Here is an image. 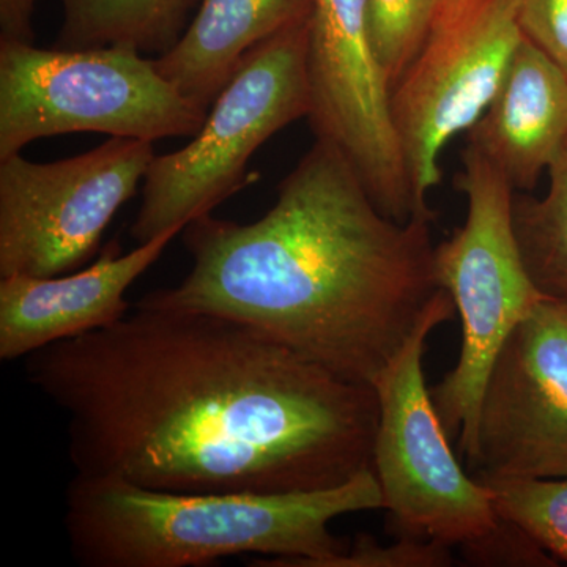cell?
Listing matches in <instances>:
<instances>
[{"label": "cell", "mask_w": 567, "mask_h": 567, "mask_svg": "<svg viewBox=\"0 0 567 567\" xmlns=\"http://www.w3.org/2000/svg\"><path fill=\"white\" fill-rule=\"evenodd\" d=\"M522 35L567 74V0H517Z\"/></svg>", "instance_id": "21"}, {"label": "cell", "mask_w": 567, "mask_h": 567, "mask_svg": "<svg viewBox=\"0 0 567 567\" xmlns=\"http://www.w3.org/2000/svg\"><path fill=\"white\" fill-rule=\"evenodd\" d=\"M58 50L126 44L162 55L181 40L200 0H61Z\"/></svg>", "instance_id": "15"}, {"label": "cell", "mask_w": 567, "mask_h": 567, "mask_svg": "<svg viewBox=\"0 0 567 567\" xmlns=\"http://www.w3.org/2000/svg\"><path fill=\"white\" fill-rule=\"evenodd\" d=\"M454 315L453 298L440 290L415 333L377 379L380 416L372 468L395 537L462 548L491 535L499 518L491 488L462 468L425 385V341Z\"/></svg>", "instance_id": "7"}, {"label": "cell", "mask_w": 567, "mask_h": 567, "mask_svg": "<svg viewBox=\"0 0 567 567\" xmlns=\"http://www.w3.org/2000/svg\"><path fill=\"white\" fill-rule=\"evenodd\" d=\"M306 70L316 140L344 153L388 218H420L391 117L390 85L369 35L368 0H315Z\"/></svg>", "instance_id": "10"}, {"label": "cell", "mask_w": 567, "mask_h": 567, "mask_svg": "<svg viewBox=\"0 0 567 567\" xmlns=\"http://www.w3.org/2000/svg\"><path fill=\"white\" fill-rule=\"evenodd\" d=\"M458 192L466 219L435 246L436 281L453 298L462 320L456 365L432 401L466 468L476 454L477 413L487 377L507 336L544 300L528 275L513 224L514 188L483 153L465 145Z\"/></svg>", "instance_id": "5"}, {"label": "cell", "mask_w": 567, "mask_h": 567, "mask_svg": "<svg viewBox=\"0 0 567 567\" xmlns=\"http://www.w3.org/2000/svg\"><path fill=\"white\" fill-rule=\"evenodd\" d=\"M468 472L480 483L567 476V308L561 301L544 298L496 354Z\"/></svg>", "instance_id": "11"}, {"label": "cell", "mask_w": 567, "mask_h": 567, "mask_svg": "<svg viewBox=\"0 0 567 567\" xmlns=\"http://www.w3.org/2000/svg\"><path fill=\"white\" fill-rule=\"evenodd\" d=\"M78 476L173 494H287L372 468L375 388L230 317L136 305L29 354Z\"/></svg>", "instance_id": "1"}, {"label": "cell", "mask_w": 567, "mask_h": 567, "mask_svg": "<svg viewBox=\"0 0 567 567\" xmlns=\"http://www.w3.org/2000/svg\"><path fill=\"white\" fill-rule=\"evenodd\" d=\"M37 0H0V40L33 43Z\"/></svg>", "instance_id": "22"}, {"label": "cell", "mask_w": 567, "mask_h": 567, "mask_svg": "<svg viewBox=\"0 0 567 567\" xmlns=\"http://www.w3.org/2000/svg\"><path fill=\"white\" fill-rule=\"evenodd\" d=\"M522 37L517 0H440L427 39L391 91L421 218L435 221L427 196L442 183L443 148L487 110Z\"/></svg>", "instance_id": "8"}, {"label": "cell", "mask_w": 567, "mask_h": 567, "mask_svg": "<svg viewBox=\"0 0 567 567\" xmlns=\"http://www.w3.org/2000/svg\"><path fill=\"white\" fill-rule=\"evenodd\" d=\"M432 223L388 218L344 153L316 140L259 221L189 223L192 271L137 303L240 320L374 386L442 290Z\"/></svg>", "instance_id": "2"}, {"label": "cell", "mask_w": 567, "mask_h": 567, "mask_svg": "<svg viewBox=\"0 0 567 567\" xmlns=\"http://www.w3.org/2000/svg\"><path fill=\"white\" fill-rule=\"evenodd\" d=\"M547 174L543 197L514 193L513 224L522 259L539 292L567 303V141Z\"/></svg>", "instance_id": "16"}, {"label": "cell", "mask_w": 567, "mask_h": 567, "mask_svg": "<svg viewBox=\"0 0 567 567\" xmlns=\"http://www.w3.org/2000/svg\"><path fill=\"white\" fill-rule=\"evenodd\" d=\"M565 305H566V308H567V303H565Z\"/></svg>", "instance_id": "23"}, {"label": "cell", "mask_w": 567, "mask_h": 567, "mask_svg": "<svg viewBox=\"0 0 567 567\" xmlns=\"http://www.w3.org/2000/svg\"><path fill=\"white\" fill-rule=\"evenodd\" d=\"M308 29L309 20L252 48L192 144L155 155L132 226L137 245L212 213L245 185L246 164L257 148L308 118Z\"/></svg>", "instance_id": "6"}, {"label": "cell", "mask_w": 567, "mask_h": 567, "mask_svg": "<svg viewBox=\"0 0 567 567\" xmlns=\"http://www.w3.org/2000/svg\"><path fill=\"white\" fill-rule=\"evenodd\" d=\"M315 0H200L181 40L153 59L167 81L210 111L252 48L308 21Z\"/></svg>", "instance_id": "14"}, {"label": "cell", "mask_w": 567, "mask_h": 567, "mask_svg": "<svg viewBox=\"0 0 567 567\" xmlns=\"http://www.w3.org/2000/svg\"><path fill=\"white\" fill-rule=\"evenodd\" d=\"M153 142L110 137L54 163L0 159V278L71 274L99 248L115 213L136 194Z\"/></svg>", "instance_id": "9"}, {"label": "cell", "mask_w": 567, "mask_h": 567, "mask_svg": "<svg viewBox=\"0 0 567 567\" xmlns=\"http://www.w3.org/2000/svg\"><path fill=\"white\" fill-rule=\"evenodd\" d=\"M440 0H368V25L377 61L393 91L416 58Z\"/></svg>", "instance_id": "18"}, {"label": "cell", "mask_w": 567, "mask_h": 567, "mask_svg": "<svg viewBox=\"0 0 567 567\" xmlns=\"http://www.w3.org/2000/svg\"><path fill=\"white\" fill-rule=\"evenodd\" d=\"M185 227H174L122 254L112 241L95 264L52 278H0V360L110 327L128 315L126 290L162 257Z\"/></svg>", "instance_id": "12"}, {"label": "cell", "mask_w": 567, "mask_h": 567, "mask_svg": "<svg viewBox=\"0 0 567 567\" xmlns=\"http://www.w3.org/2000/svg\"><path fill=\"white\" fill-rule=\"evenodd\" d=\"M385 509L374 470L338 487L287 494H173L74 476L66 494L71 554L87 567H199L235 555L256 566L323 567L346 550L330 522Z\"/></svg>", "instance_id": "3"}, {"label": "cell", "mask_w": 567, "mask_h": 567, "mask_svg": "<svg viewBox=\"0 0 567 567\" xmlns=\"http://www.w3.org/2000/svg\"><path fill=\"white\" fill-rule=\"evenodd\" d=\"M496 516L524 529L567 565V476L554 480L484 481Z\"/></svg>", "instance_id": "17"}, {"label": "cell", "mask_w": 567, "mask_h": 567, "mask_svg": "<svg viewBox=\"0 0 567 567\" xmlns=\"http://www.w3.org/2000/svg\"><path fill=\"white\" fill-rule=\"evenodd\" d=\"M499 518V517H498ZM470 565L555 566L554 557L517 525L499 518L491 535L458 548Z\"/></svg>", "instance_id": "20"}, {"label": "cell", "mask_w": 567, "mask_h": 567, "mask_svg": "<svg viewBox=\"0 0 567 567\" xmlns=\"http://www.w3.org/2000/svg\"><path fill=\"white\" fill-rule=\"evenodd\" d=\"M566 141L567 74L522 37L466 145L483 153L514 192L532 193Z\"/></svg>", "instance_id": "13"}, {"label": "cell", "mask_w": 567, "mask_h": 567, "mask_svg": "<svg viewBox=\"0 0 567 567\" xmlns=\"http://www.w3.org/2000/svg\"><path fill=\"white\" fill-rule=\"evenodd\" d=\"M207 115L136 48L40 50L0 40V159L59 134L194 137Z\"/></svg>", "instance_id": "4"}, {"label": "cell", "mask_w": 567, "mask_h": 567, "mask_svg": "<svg viewBox=\"0 0 567 567\" xmlns=\"http://www.w3.org/2000/svg\"><path fill=\"white\" fill-rule=\"evenodd\" d=\"M453 547L435 540L398 537L391 546H382L374 536H357L352 548H346L323 567H446L453 565Z\"/></svg>", "instance_id": "19"}]
</instances>
